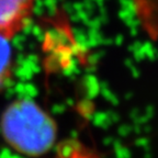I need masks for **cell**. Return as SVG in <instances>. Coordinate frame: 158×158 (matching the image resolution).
<instances>
[{"label": "cell", "instance_id": "277c9868", "mask_svg": "<svg viewBox=\"0 0 158 158\" xmlns=\"http://www.w3.org/2000/svg\"><path fill=\"white\" fill-rule=\"evenodd\" d=\"M55 158H98L97 155L78 142L68 141L57 148Z\"/></svg>", "mask_w": 158, "mask_h": 158}, {"label": "cell", "instance_id": "3957f363", "mask_svg": "<svg viewBox=\"0 0 158 158\" xmlns=\"http://www.w3.org/2000/svg\"><path fill=\"white\" fill-rule=\"evenodd\" d=\"M134 9L145 32L156 37V0H132Z\"/></svg>", "mask_w": 158, "mask_h": 158}, {"label": "cell", "instance_id": "6da1fadb", "mask_svg": "<svg viewBox=\"0 0 158 158\" xmlns=\"http://www.w3.org/2000/svg\"><path fill=\"white\" fill-rule=\"evenodd\" d=\"M0 130L6 143L27 157L47 154L57 138V125L52 116L27 99L15 100L6 108Z\"/></svg>", "mask_w": 158, "mask_h": 158}, {"label": "cell", "instance_id": "7a4b0ae2", "mask_svg": "<svg viewBox=\"0 0 158 158\" xmlns=\"http://www.w3.org/2000/svg\"><path fill=\"white\" fill-rule=\"evenodd\" d=\"M35 0H0V36L11 40L32 19Z\"/></svg>", "mask_w": 158, "mask_h": 158}, {"label": "cell", "instance_id": "5b68a950", "mask_svg": "<svg viewBox=\"0 0 158 158\" xmlns=\"http://www.w3.org/2000/svg\"><path fill=\"white\" fill-rule=\"evenodd\" d=\"M8 42L9 40L0 36V88L9 80L12 70L11 49Z\"/></svg>", "mask_w": 158, "mask_h": 158}]
</instances>
